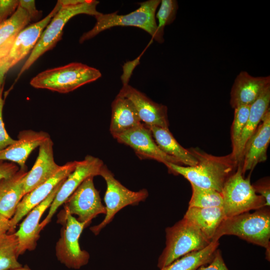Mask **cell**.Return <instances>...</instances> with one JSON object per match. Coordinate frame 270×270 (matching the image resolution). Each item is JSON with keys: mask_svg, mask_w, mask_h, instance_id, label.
Listing matches in <instances>:
<instances>
[{"mask_svg": "<svg viewBox=\"0 0 270 270\" xmlns=\"http://www.w3.org/2000/svg\"><path fill=\"white\" fill-rule=\"evenodd\" d=\"M190 150L198 160L192 166L168 163L166 166L174 174H180L190 184L220 192L226 180L236 170L238 163L230 154L224 156L208 154L198 148Z\"/></svg>", "mask_w": 270, "mask_h": 270, "instance_id": "cell-1", "label": "cell"}, {"mask_svg": "<svg viewBox=\"0 0 270 270\" xmlns=\"http://www.w3.org/2000/svg\"><path fill=\"white\" fill-rule=\"evenodd\" d=\"M237 236L249 242L266 249V258L270 260V210L264 206L254 212H245L226 217L212 240L218 242L223 236Z\"/></svg>", "mask_w": 270, "mask_h": 270, "instance_id": "cell-2", "label": "cell"}, {"mask_svg": "<svg viewBox=\"0 0 270 270\" xmlns=\"http://www.w3.org/2000/svg\"><path fill=\"white\" fill-rule=\"evenodd\" d=\"M160 3V0H148L140 3V7L128 14L120 15L118 11L113 13H100L94 17L96 23L93 28L84 33L80 38V42L91 39L100 32L114 26H134L148 33L159 43L164 42L158 30L156 12Z\"/></svg>", "mask_w": 270, "mask_h": 270, "instance_id": "cell-3", "label": "cell"}, {"mask_svg": "<svg viewBox=\"0 0 270 270\" xmlns=\"http://www.w3.org/2000/svg\"><path fill=\"white\" fill-rule=\"evenodd\" d=\"M99 2L95 0H83L75 4L62 6L60 10L52 18L46 28L42 32L36 44L22 66L18 74V80L24 72L44 52L52 49L62 38V30L65 24L74 16L86 14L96 16L100 12L96 10Z\"/></svg>", "mask_w": 270, "mask_h": 270, "instance_id": "cell-4", "label": "cell"}, {"mask_svg": "<svg viewBox=\"0 0 270 270\" xmlns=\"http://www.w3.org/2000/svg\"><path fill=\"white\" fill-rule=\"evenodd\" d=\"M102 76L100 71L80 62H72L43 71L33 78L30 84L34 88L68 93Z\"/></svg>", "mask_w": 270, "mask_h": 270, "instance_id": "cell-5", "label": "cell"}, {"mask_svg": "<svg viewBox=\"0 0 270 270\" xmlns=\"http://www.w3.org/2000/svg\"><path fill=\"white\" fill-rule=\"evenodd\" d=\"M166 233V247L158 262L160 269L185 254L205 248L212 242L197 226L184 218L167 228Z\"/></svg>", "mask_w": 270, "mask_h": 270, "instance_id": "cell-6", "label": "cell"}, {"mask_svg": "<svg viewBox=\"0 0 270 270\" xmlns=\"http://www.w3.org/2000/svg\"><path fill=\"white\" fill-rule=\"evenodd\" d=\"M221 193L226 217L266 206L265 200L255 192L250 177L244 178L240 162L226 182Z\"/></svg>", "mask_w": 270, "mask_h": 270, "instance_id": "cell-7", "label": "cell"}, {"mask_svg": "<svg viewBox=\"0 0 270 270\" xmlns=\"http://www.w3.org/2000/svg\"><path fill=\"white\" fill-rule=\"evenodd\" d=\"M100 176L104 178L106 184L104 197L106 214L104 220L100 224L90 228L91 231L96 235L112 220L115 214L121 209L144 200L148 194L146 189L134 192L127 188L115 178L114 174L104 164L101 168Z\"/></svg>", "mask_w": 270, "mask_h": 270, "instance_id": "cell-8", "label": "cell"}, {"mask_svg": "<svg viewBox=\"0 0 270 270\" xmlns=\"http://www.w3.org/2000/svg\"><path fill=\"white\" fill-rule=\"evenodd\" d=\"M64 224L56 244V256L68 268L79 269L86 264L90 258L89 254L81 250L79 244L80 235L86 225L68 212H64Z\"/></svg>", "mask_w": 270, "mask_h": 270, "instance_id": "cell-9", "label": "cell"}, {"mask_svg": "<svg viewBox=\"0 0 270 270\" xmlns=\"http://www.w3.org/2000/svg\"><path fill=\"white\" fill-rule=\"evenodd\" d=\"M61 7L58 0L46 16L26 27L18 34L8 53L0 60V90L4 85L6 74L32 51L44 30Z\"/></svg>", "mask_w": 270, "mask_h": 270, "instance_id": "cell-10", "label": "cell"}, {"mask_svg": "<svg viewBox=\"0 0 270 270\" xmlns=\"http://www.w3.org/2000/svg\"><path fill=\"white\" fill-rule=\"evenodd\" d=\"M94 177L83 181L64 203V212L78 216L77 220L86 226L98 215L106 214L99 192L94 186Z\"/></svg>", "mask_w": 270, "mask_h": 270, "instance_id": "cell-11", "label": "cell"}, {"mask_svg": "<svg viewBox=\"0 0 270 270\" xmlns=\"http://www.w3.org/2000/svg\"><path fill=\"white\" fill-rule=\"evenodd\" d=\"M103 162L100 158L88 155L78 161L72 172L66 178L54 199L46 218L40 223L42 230L50 221L57 209L67 200L78 186L90 176H100Z\"/></svg>", "mask_w": 270, "mask_h": 270, "instance_id": "cell-12", "label": "cell"}, {"mask_svg": "<svg viewBox=\"0 0 270 270\" xmlns=\"http://www.w3.org/2000/svg\"><path fill=\"white\" fill-rule=\"evenodd\" d=\"M78 162H70L62 166L54 176L23 196L17 206L15 214L10 220V228L8 233L14 232L16 226L24 216L44 200L54 188L73 172Z\"/></svg>", "mask_w": 270, "mask_h": 270, "instance_id": "cell-13", "label": "cell"}, {"mask_svg": "<svg viewBox=\"0 0 270 270\" xmlns=\"http://www.w3.org/2000/svg\"><path fill=\"white\" fill-rule=\"evenodd\" d=\"M116 139L119 142L132 148L140 158L154 160L165 165L168 163L182 164L178 160L166 154L158 148L150 130L142 123L118 136Z\"/></svg>", "mask_w": 270, "mask_h": 270, "instance_id": "cell-14", "label": "cell"}, {"mask_svg": "<svg viewBox=\"0 0 270 270\" xmlns=\"http://www.w3.org/2000/svg\"><path fill=\"white\" fill-rule=\"evenodd\" d=\"M119 94L129 99L134 104L139 118L146 126H156L168 128V108L154 102L146 95L122 82Z\"/></svg>", "mask_w": 270, "mask_h": 270, "instance_id": "cell-15", "label": "cell"}, {"mask_svg": "<svg viewBox=\"0 0 270 270\" xmlns=\"http://www.w3.org/2000/svg\"><path fill=\"white\" fill-rule=\"evenodd\" d=\"M66 179L60 182L44 200L26 214V218L20 224L18 230L15 232L18 240L19 256L26 250L31 251L35 249L42 230L40 219L44 211L51 205Z\"/></svg>", "mask_w": 270, "mask_h": 270, "instance_id": "cell-16", "label": "cell"}, {"mask_svg": "<svg viewBox=\"0 0 270 270\" xmlns=\"http://www.w3.org/2000/svg\"><path fill=\"white\" fill-rule=\"evenodd\" d=\"M270 142V110H268L246 144L240 162L243 174L248 170H252L258 163L266 160Z\"/></svg>", "mask_w": 270, "mask_h": 270, "instance_id": "cell-17", "label": "cell"}, {"mask_svg": "<svg viewBox=\"0 0 270 270\" xmlns=\"http://www.w3.org/2000/svg\"><path fill=\"white\" fill-rule=\"evenodd\" d=\"M54 143L50 138L40 146L38 154L32 169L28 171L24 182V196L44 184L60 168L54 161Z\"/></svg>", "mask_w": 270, "mask_h": 270, "instance_id": "cell-18", "label": "cell"}, {"mask_svg": "<svg viewBox=\"0 0 270 270\" xmlns=\"http://www.w3.org/2000/svg\"><path fill=\"white\" fill-rule=\"evenodd\" d=\"M270 86V76L255 77L242 71L236 78L230 92V104L234 108L250 106Z\"/></svg>", "mask_w": 270, "mask_h": 270, "instance_id": "cell-19", "label": "cell"}, {"mask_svg": "<svg viewBox=\"0 0 270 270\" xmlns=\"http://www.w3.org/2000/svg\"><path fill=\"white\" fill-rule=\"evenodd\" d=\"M18 138L14 142L0 151V160L10 162L24 168H27L26 162L32 152L50 137L45 132L30 130L20 131Z\"/></svg>", "mask_w": 270, "mask_h": 270, "instance_id": "cell-20", "label": "cell"}, {"mask_svg": "<svg viewBox=\"0 0 270 270\" xmlns=\"http://www.w3.org/2000/svg\"><path fill=\"white\" fill-rule=\"evenodd\" d=\"M28 168L0 180V214L10 220L24 196V182Z\"/></svg>", "mask_w": 270, "mask_h": 270, "instance_id": "cell-21", "label": "cell"}, {"mask_svg": "<svg viewBox=\"0 0 270 270\" xmlns=\"http://www.w3.org/2000/svg\"><path fill=\"white\" fill-rule=\"evenodd\" d=\"M142 124L132 102L118 93L112 104L110 130L113 137L116 138Z\"/></svg>", "mask_w": 270, "mask_h": 270, "instance_id": "cell-22", "label": "cell"}, {"mask_svg": "<svg viewBox=\"0 0 270 270\" xmlns=\"http://www.w3.org/2000/svg\"><path fill=\"white\" fill-rule=\"evenodd\" d=\"M146 127L150 130L158 148L166 154L188 166H194L198 164V160L194 156L190 150L184 148L179 144L168 128L156 126Z\"/></svg>", "mask_w": 270, "mask_h": 270, "instance_id": "cell-23", "label": "cell"}, {"mask_svg": "<svg viewBox=\"0 0 270 270\" xmlns=\"http://www.w3.org/2000/svg\"><path fill=\"white\" fill-rule=\"evenodd\" d=\"M226 218L222 207L188 208L184 218L197 226L209 240Z\"/></svg>", "mask_w": 270, "mask_h": 270, "instance_id": "cell-24", "label": "cell"}, {"mask_svg": "<svg viewBox=\"0 0 270 270\" xmlns=\"http://www.w3.org/2000/svg\"><path fill=\"white\" fill-rule=\"evenodd\" d=\"M30 21L28 12L18 6L10 18L0 24V60L8 53L18 34Z\"/></svg>", "mask_w": 270, "mask_h": 270, "instance_id": "cell-25", "label": "cell"}, {"mask_svg": "<svg viewBox=\"0 0 270 270\" xmlns=\"http://www.w3.org/2000/svg\"><path fill=\"white\" fill-rule=\"evenodd\" d=\"M270 86L266 88L258 98L250 106L249 115L243 130L239 144L237 160L240 162L246 144L253 134L270 110Z\"/></svg>", "mask_w": 270, "mask_h": 270, "instance_id": "cell-26", "label": "cell"}, {"mask_svg": "<svg viewBox=\"0 0 270 270\" xmlns=\"http://www.w3.org/2000/svg\"><path fill=\"white\" fill-rule=\"evenodd\" d=\"M220 243L211 242L205 248L183 256L160 270H196L212 260Z\"/></svg>", "mask_w": 270, "mask_h": 270, "instance_id": "cell-27", "label": "cell"}, {"mask_svg": "<svg viewBox=\"0 0 270 270\" xmlns=\"http://www.w3.org/2000/svg\"><path fill=\"white\" fill-rule=\"evenodd\" d=\"M18 248L15 232L0 235V270H12L22 266L18 260Z\"/></svg>", "mask_w": 270, "mask_h": 270, "instance_id": "cell-28", "label": "cell"}, {"mask_svg": "<svg viewBox=\"0 0 270 270\" xmlns=\"http://www.w3.org/2000/svg\"><path fill=\"white\" fill-rule=\"evenodd\" d=\"M192 194L188 208H208L222 207V193L216 190L204 188L191 184Z\"/></svg>", "mask_w": 270, "mask_h": 270, "instance_id": "cell-29", "label": "cell"}, {"mask_svg": "<svg viewBox=\"0 0 270 270\" xmlns=\"http://www.w3.org/2000/svg\"><path fill=\"white\" fill-rule=\"evenodd\" d=\"M250 106H241L234 108V118L231 128L232 152L231 154L237 160L240 137L248 119Z\"/></svg>", "mask_w": 270, "mask_h": 270, "instance_id": "cell-30", "label": "cell"}, {"mask_svg": "<svg viewBox=\"0 0 270 270\" xmlns=\"http://www.w3.org/2000/svg\"><path fill=\"white\" fill-rule=\"evenodd\" d=\"M160 4L156 18L158 20V32L164 36V27L174 21L178 6L177 1L175 0H162Z\"/></svg>", "mask_w": 270, "mask_h": 270, "instance_id": "cell-31", "label": "cell"}, {"mask_svg": "<svg viewBox=\"0 0 270 270\" xmlns=\"http://www.w3.org/2000/svg\"><path fill=\"white\" fill-rule=\"evenodd\" d=\"M4 85L0 90V151L14 142L16 140L12 138L7 132L3 120L2 110L4 100L2 98Z\"/></svg>", "mask_w": 270, "mask_h": 270, "instance_id": "cell-32", "label": "cell"}, {"mask_svg": "<svg viewBox=\"0 0 270 270\" xmlns=\"http://www.w3.org/2000/svg\"><path fill=\"white\" fill-rule=\"evenodd\" d=\"M257 194L261 196L266 201V206L270 207V182L268 177L263 178L252 184Z\"/></svg>", "mask_w": 270, "mask_h": 270, "instance_id": "cell-33", "label": "cell"}, {"mask_svg": "<svg viewBox=\"0 0 270 270\" xmlns=\"http://www.w3.org/2000/svg\"><path fill=\"white\" fill-rule=\"evenodd\" d=\"M19 4L17 0H0V24L16 12Z\"/></svg>", "mask_w": 270, "mask_h": 270, "instance_id": "cell-34", "label": "cell"}, {"mask_svg": "<svg viewBox=\"0 0 270 270\" xmlns=\"http://www.w3.org/2000/svg\"><path fill=\"white\" fill-rule=\"evenodd\" d=\"M208 266H202L196 270H228L219 250H216L212 260Z\"/></svg>", "mask_w": 270, "mask_h": 270, "instance_id": "cell-35", "label": "cell"}, {"mask_svg": "<svg viewBox=\"0 0 270 270\" xmlns=\"http://www.w3.org/2000/svg\"><path fill=\"white\" fill-rule=\"evenodd\" d=\"M19 169V166L14 163L0 160V180L12 176Z\"/></svg>", "mask_w": 270, "mask_h": 270, "instance_id": "cell-36", "label": "cell"}, {"mask_svg": "<svg viewBox=\"0 0 270 270\" xmlns=\"http://www.w3.org/2000/svg\"><path fill=\"white\" fill-rule=\"evenodd\" d=\"M18 6L28 12L31 20H37L41 15L42 12L36 8L34 0H19Z\"/></svg>", "mask_w": 270, "mask_h": 270, "instance_id": "cell-37", "label": "cell"}, {"mask_svg": "<svg viewBox=\"0 0 270 270\" xmlns=\"http://www.w3.org/2000/svg\"><path fill=\"white\" fill-rule=\"evenodd\" d=\"M10 220L0 214V235L8 232L10 228Z\"/></svg>", "mask_w": 270, "mask_h": 270, "instance_id": "cell-38", "label": "cell"}, {"mask_svg": "<svg viewBox=\"0 0 270 270\" xmlns=\"http://www.w3.org/2000/svg\"><path fill=\"white\" fill-rule=\"evenodd\" d=\"M12 270H31L27 266H21L18 268L14 269Z\"/></svg>", "mask_w": 270, "mask_h": 270, "instance_id": "cell-39", "label": "cell"}]
</instances>
